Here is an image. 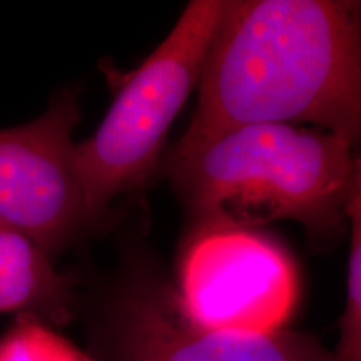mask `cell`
<instances>
[{
	"mask_svg": "<svg viewBox=\"0 0 361 361\" xmlns=\"http://www.w3.org/2000/svg\"><path fill=\"white\" fill-rule=\"evenodd\" d=\"M78 99L59 94L24 126L0 130V221L56 255L97 223L75 169Z\"/></svg>",
	"mask_w": 361,
	"mask_h": 361,
	"instance_id": "6",
	"label": "cell"
},
{
	"mask_svg": "<svg viewBox=\"0 0 361 361\" xmlns=\"http://www.w3.org/2000/svg\"><path fill=\"white\" fill-rule=\"evenodd\" d=\"M94 329L102 361H338L316 338L293 329L201 326L183 310L173 284L141 263L107 293Z\"/></svg>",
	"mask_w": 361,
	"mask_h": 361,
	"instance_id": "4",
	"label": "cell"
},
{
	"mask_svg": "<svg viewBox=\"0 0 361 361\" xmlns=\"http://www.w3.org/2000/svg\"><path fill=\"white\" fill-rule=\"evenodd\" d=\"M350 255L346 269V303L340 319V340L333 355L338 361H361V188L346 206Z\"/></svg>",
	"mask_w": 361,
	"mask_h": 361,
	"instance_id": "9",
	"label": "cell"
},
{
	"mask_svg": "<svg viewBox=\"0 0 361 361\" xmlns=\"http://www.w3.org/2000/svg\"><path fill=\"white\" fill-rule=\"evenodd\" d=\"M355 144L329 130L252 124L168 156L164 169L186 206L192 233L286 219L328 241L345 229L346 206L361 188Z\"/></svg>",
	"mask_w": 361,
	"mask_h": 361,
	"instance_id": "2",
	"label": "cell"
},
{
	"mask_svg": "<svg viewBox=\"0 0 361 361\" xmlns=\"http://www.w3.org/2000/svg\"><path fill=\"white\" fill-rule=\"evenodd\" d=\"M179 303L192 322L231 333H274L298 303L286 251L252 229L214 228L189 238L179 264Z\"/></svg>",
	"mask_w": 361,
	"mask_h": 361,
	"instance_id": "5",
	"label": "cell"
},
{
	"mask_svg": "<svg viewBox=\"0 0 361 361\" xmlns=\"http://www.w3.org/2000/svg\"><path fill=\"white\" fill-rule=\"evenodd\" d=\"M228 0H192L171 34L119 89L99 129L75 144V169L97 221L159 161L166 135L200 84Z\"/></svg>",
	"mask_w": 361,
	"mask_h": 361,
	"instance_id": "3",
	"label": "cell"
},
{
	"mask_svg": "<svg viewBox=\"0 0 361 361\" xmlns=\"http://www.w3.org/2000/svg\"><path fill=\"white\" fill-rule=\"evenodd\" d=\"M191 124L169 156L252 124H316L358 141L361 4L228 0Z\"/></svg>",
	"mask_w": 361,
	"mask_h": 361,
	"instance_id": "1",
	"label": "cell"
},
{
	"mask_svg": "<svg viewBox=\"0 0 361 361\" xmlns=\"http://www.w3.org/2000/svg\"><path fill=\"white\" fill-rule=\"evenodd\" d=\"M72 283L49 256L13 226L0 221V313L32 314L62 324L72 316Z\"/></svg>",
	"mask_w": 361,
	"mask_h": 361,
	"instance_id": "7",
	"label": "cell"
},
{
	"mask_svg": "<svg viewBox=\"0 0 361 361\" xmlns=\"http://www.w3.org/2000/svg\"><path fill=\"white\" fill-rule=\"evenodd\" d=\"M0 361H97L44 319L19 314L0 336Z\"/></svg>",
	"mask_w": 361,
	"mask_h": 361,
	"instance_id": "8",
	"label": "cell"
}]
</instances>
